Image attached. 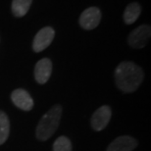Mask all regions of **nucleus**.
<instances>
[{"mask_svg": "<svg viewBox=\"0 0 151 151\" xmlns=\"http://www.w3.org/2000/svg\"><path fill=\"white\" fill-rule=\"evenodd\" d=\"M143 71L132 62H122L115 70V83L123 92H134L143 81Z\"/></svg>", "mask_w": 151, "mask_h": 151, "instance_id": "nucleus-1", "label": "nucleus"}, {"mask_svg": "<svg viewBox=\"0 0 151 151\" xmlns=\"http://www.w3.org/2000/svg\"><path fill=\"white\" fill-rule=\"evenodd\" d=\"M62 116V107L60 105L53 106L43 115L37 128V137L39 140L45 141L52 137L58 129Z\"/></svg>", "mask_w": 151, "mask_h": 151, "instance_id": "nucleus-2", "label": "nucleus"}, {"mask_svg": "<svg viewBox=\"0 0 151 151\" xmlns=\"http://www.w3.org/2000/svg\"><path fill=\"white\" fill-rule=\"evenodd\" d=\"M151 35V29L148 25H141L134 29L128 37V42L132 48H143L148 43Z\"/></svg>", "mask_w": 151, "mask_h": 151, "instance_id": "nucleus-3", "label": "nucleus"}, {"mask_svg": "<svg viewBox=\"0 0 151 151\" xmlns=\"http://www.w3.org/2000/svg\"><path fill=\"white\" fill-rule=\"evenodd\" d=\"M101 21V12L97 7L86 9L80 16V26L86 31H91L99 25Z\"/></svg>", "mask_w": 151, "mask_h": 151, "instance_id": "nucleus-4", "label": "nucleus"}, {"mask_svg": "<svg viewBox=\"0 0 151 151\" xmlns=\"http://www.w3.org/2000/svg\"><path fill=\"white\" fill-rule=\"evenodd\" d=\"M55 37V31L51 27H45L41 29L34 38L32 41V49L35 52H41L47 48L53 41Z\"/></svg>", "mask_w": 151, "mask_h": 151, "instance_id": "nucleus-5", "label": "nucleus"}, {"mask_svg": "<svg viewBox=\"0 0 151 151\" xmlns=\"http://www.w3.org/2000/svg\"><path fill=\"white\" fill-rule=\"evenodd\" d=\"M112 111L111 108L107 105L101 106L95 111L91 118V127L94 131L100 132L107 127L108 123L111 119Z\"/></svg>", "mask_w": 151, "mask_h": 151, "instance_id": "nucleus-6", "label": "nucleus"}, {"mask_svg": "<svg viewBox=\"0 0 151 151\" xmlns=\"http://www.w3.org/2000/svg\"><path fill=\"white\" fill-rule=\"evenodd\" d=\"M11 100L23 111H31L34 107V100L27 90L23 88L15 89L11 94Z\"/></svg>", "mask_w": 151, "mask_h": 151, "instance_id": "nucleus-7", "label": "nucleus"}, {"mask_svg": "<svg viewBox=\"0 0 151 151\" xmlns=\"http://www.w3.org/2000/svg\"><path fill=\"white\" fill-rule=\"evenodd\" d=\"M52 73V62L50 59L43 58L35 64V78L38 83H46Z\"/></svg>", "mask_w": 151, "mask_h": 151, "instance_id": "nucleus-8", "label": "nucleus"}, {"mask_svg": "<svg viewBox=\"0 0 151 151\" xmlns=\"http://www.w3.org/2000/svg\"><path fill=\"white\" fill-rule=\"evenodd\" d=\"M137 144V140L132 137L122 135L113 140L106 151H132Z\"/></svg>", "mask_w": 151, "mask_h": 151, "instance_id": "nucleus-9", "label": "nucleus"}, {"mask_svg": "<svg viewBox=\"0 0 151 151\" xmlns=\"http://www.w3.org/2000/svg\"><path fill=\"white\" fill-rule=\"evenodd\" d=\"M140 13V5L137 2H132L128 5V7L126 8L125 12H124V21H125L127 25H132L138 19Z\"/></svg>", "mask_w": 151, "mask_h": 151, "instance_id": "nucleus-10", "label": "nucleus"}, {"mask_svg": "<svg viewBox=\"0 0 151 151\" xmlns=\"http://www.w3.org/2000/svg\"><path fill=\"white\" fill-rule=\"evenodd\" d=\"M32 2V0H13L12 1L11 9L14 16H16L18 18L25 16L29 10Z\"/></svg>", "mask_w": 151, "mask_h": 151, "instance_id": "nucleus-11", "label": "nucleus"}, {"mask_svg": "<svg viewBox=\"0 0 151 151\" xmlns=\"http://www.w3.org/2000/svg\"><path fill=\"white\" fill-rule=\"evenodd\" d=\"M10 134V121L5 112L0 111V145L8 139Z\"/></svg>", "mask_w": 151, "mask_h": 151, "instance_id": "nucleus-12", "label": "nucleus"}, {"mask_svg": "<svg viewBox=\"0 0 151 151\" xmlns=\"http://www.w3.org/2000/svg\"><path fill=\"white\" fill-rule=\"evenodd\" d=\"M53 151H72V143L68 137L61 135L53 144Z\"/></svg>", "mask_w": 151, "mask_h": 151, "instance_id": "nucleus-13", "label": "nucleus"}]
</instances>
